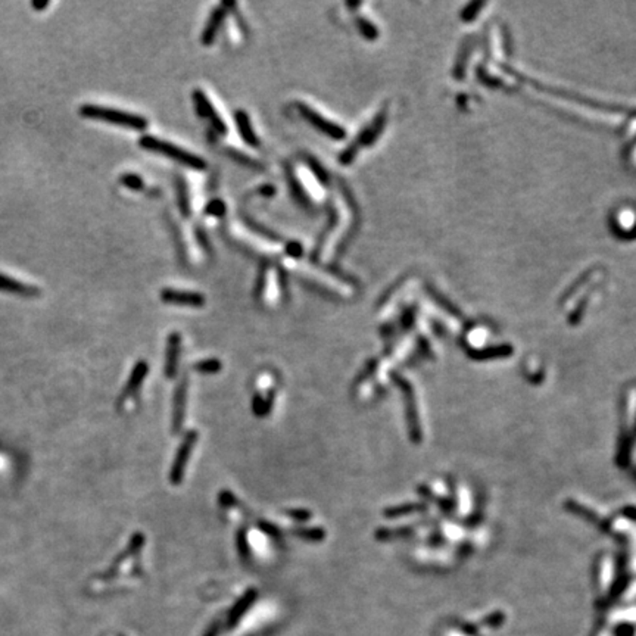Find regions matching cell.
I'll return each instance as SVG.
<instances>
[{
	"mask_svg": "<svg viewBox=\"0 0 636 636\" xmlns=\"http://www.w3.org/2000/svg\"><path fill=\"white\" fill-rule=\"evenodd\" d=\"M139 144H140V148H143L146 151H151L158 155L167 156L190 170H197V171L206 170L208 164L204 158L194 155L186 149L178 148V146H175L167 140H161L154 136H143L140 139Z\"/></svg>",
	"mask_w": 636,
	"mask_h": 636,
	"instance_id": "1",
	"label": "cell"
},
{
	"mask_svg": "<svg viewBox=\"0 0 636 636\" xmlns=\"http://www.w3.org/2000/svg\"><path fill=\"white\" fill-rule=\"evenodd\" d=\"M80 113L89 120L104 121V123H109L113 125L127 127V128L135 130V132H143V130L148 128V120H146L144 117H140V116H136V113H130L125 111L104 108L99 105H85L80 109Z\"/></svg>",
	"mask_w": 636,
	"mask_h": 636,
	"instance_id": "2",
	"label": "cell"
},
{
	"mask_svg": "<svg viewBox=\"0 0 636 636\" xmlns=\"http://www.w3.org/2000/svg\"><path fill=\"white\" fill-rule=\"evenodd\" d=\"M297 106H298V111L301 113V117L306 123L311 124L316 130H318V132L323 133L324 136H328V137H330L333 140H344L347 137V132H345L344 127L333 123V121L325 120L321 116V113H318L316 109H313L309 105L298 102Z\"/></svg>",
	"mask_w": 636,
	"mask_h": 636,
	"instance_id": "3",
	"label": "cell"
},
{
	"mask_svg": "<svg viewBox=\"0 0 636 636\" xmlns=\"http://www.w3.org/2000/svg\"><path fill=\"white\" fill-rule=\"evenodd\" d=\"M193 104H194V108H197L199 116L202 118L208 120L211 123L212 128H214L218 135H227L225 123L218 116V112L216 111L214 105L209 102L208 96L205 94L204 90H201V89L193 90Z\"/></svg>",
	"mask_w": 636,
	"mask_h": 636,
	"instance_id": "4",
	"label": "cell"
},
{
	"mask_svg": "<svg viewBox=\"0 0 636 636\" xmlns=\"http://www.w3.org/2000/svg\"><path fill=\"white\" fill-rule=\"evenodd\" d=\"M161 299H162V302H167V304L185 305V306H192V308H201L205 304V297L202 295V293L173 289V287L162 289Z\"/></svg>",
	"mask_w": 636,
	"mask_h": 636,
	"instance_id": "5",
	"label": "cell"
},
{
	"mask_svg": "<svg viewBox=\"0 0 636 636\" xmlns=\"http://www.w3.org/2000/svg\"><path fill=\"white\" fill-rule=\"evenodd\" d=\"M227 12H228L227 11V4H221L214 11H212L209 20H208V23H206V25H205V28L202 31V36H201V40H202V43L205 46H209L211 43H214V40L217 39V35H218V31H220V28L223 25V21L225 18Z\"/></svg>",
	"mask_w": 636,
	"mask_h": 636,
	"instance_id": "6",
	"label": "cell"
},
{
	"mask_svg": "<svg viewBox=\"0 0 636 636\" xmlns=\"http://www.w3.org/2000/svg\"><path fill=\"white\" fill-rule=\"evenodd\" d=\"M194 442H197V432H190V433L186 436V439H185V442H183L180 451H178V454H177V456H175V463H174L173 471H171V480H173L175 485H177L178 482H180L182 478H183L185 467H186L187 459H189V455H190V452H192V448H193Z\"/></svg>",
	"mask_w": 636,
	"mask_h": 636,
	"instance_id": "7",
	"label": "cell"
},
{
	"mask_svg": "<svg viewBox=\"0 0 636 636\" xmlns=\"http://www.w3.org/2000/svg\"><path fill=\"white\" fill-rule=\"evenodd\" d=\"M235 123L237 125L239 135L243 139V142L252 146V148H258L259 146V139L256 136V133L254 132V127L249 118V113L244 112L243 109H239L235 112Z\"/></svg>",
	"mask_w": 636,
	"mask_h": 636,
	"instance_id": "8",
	"label": "cell"
},
{
	"mask_svg": "<svg viewBox=\"0 0 636 636\" xmlns=\"http://www.w3.org/2000/svg\"><path fill=\"white\" fill-rule=\"evenodd\" d=\"M146 373H148V367H146V363H139V364L136 366V368L133 370L132 378H130L128 385L125 386L124 392H123V395H121V398H120V405H121V406H123L125 402H128V399L132 398V397L136 394L137 387H139L140 383H143V380H144Z\"/></svg>",
	"mask_w": 636,
	"mask_h": 636,
	"instance_id": "9",
	"label": "cell"
},
{
	"mask_svg": "<svg viewBox=\"0 0 636 636\" xmlns=\"http://www.w3.org/2000/svg\"><path fill=\"white\" fill-rule=\"evenodd\" d=\"M0 290L20 293L21 297H36L37 293H39V290L36 287L23 285L21 282L15 280V279H11V277L2 275V274H0Z\"/></svg>",
	"mask_w": 636,
	"mask_h": 636,
	"instance_id": "10",
	"label": "cell"
},
{
	"mask_svg": "<svg viewBox=\"0 0 636 636\" xmlns=\"http://www.w3.org/2000/svg\"><path fill=\"white\" fill-rule=\"evenodd\" d=\"M178 352H180V335H171L168 339V358H167V374L168 378L174 376V371L178 361Z\"/></svg>",
	"mask_w": 636,
	"mask_h": 636,
	"instance_id": "11",
	"label": "cell"
},
{
	"mask_svg": "<svg viewBox=\"0 0 636 636\" xmlns=\"http://www.w3.org/2000/svg\"><path fill=\"white\" fill-rule=\"evenodd\" d=\"M121 183L132 190H143V187H144L143 178H140L136 174H124L121 177Z\"/></svg>",
	"mask_w": 636,
	"mask_h": 636,
	"instance_id": "12",
	"label": "cell"
},
{
	"mask_svg": "<svg viewBox=\"0 0 636 636\" xmlns=\"http://www.w3.org/2000/svg\"><path fill=\"white\" fill-rule=\"evenodd\" d=\"M194 370L202 371V373H208V374L217 373V371L221 370V363L218 360H216V358H211V360H204L201 363H197V366H194Z\"/></svg>",
	"mask_w": 636,
	"mask_h": 636,
	"instance_id": "13",
	"label": "cell"
},
{
	"mask_svg": "<svg viewBox=\"0 0 636 636\" xmlns=\"http://www.w3.org/2000/svg\"><path fill=\"white\" fill-rule=\"evenodd\" d=\"M205 214L206 216H212V217H224L225 214V204L220 199H214L211 201L206 208H205Z\"/></svg>",
	"mask_w": 636,
	"mask_h": 636,
	"instance_id": "14",
	"label": "cell"
},
{
	"mask_svg": "<svg viewBox=\"0 0 636 636\" xmlns=\"http://www.w3.org/2000/svg\"><path fill=\"white\" fill-rule=\"evenodd\" d=\"M309 168L314 173V175L318 178L321 183H328L329 182V175L325 173V170L321 167L320 162H317L314 158H309Z\"/></svg>",
	"mask_w": 636,
	"mask_h": 636,
	"instance_id": "15",
	"label": "cell"
},
{
	"mask_svg": "<svg viewBox=\"0 0 636 636\" xmlns=\"http://www.w3.org/2000/svg\"><path fill=\"white\" fill-rule=\"evenodd\" d=\"M298 535L301 537H305V540H311V541H320L324 537V532L323 529H301L298 532Z\"/></svg>",
	"mask_w": 636,
	"mask_h": 636,
	"instance_id": "16",
	"label": "cell"
},
{
	"mask_svg": "<svg viewBox=\"0 0 636 636\" xmlns=\"http://www.w3.org/2000/svg\"><path fill=\"white\" fill-rule=\"evenodd\" d=\"M9 466H11V454L5 447L0 445V475L5 471L8 473Z\"/></svg>",
	"mask_w": 636,
	"mask_h": 636,
	"instance_id": "17",
	"label": "cell"
},
{
	"mask_svg": "<svg viewBox=\"0 0 636 636\" xmlns=\"http://www.w3.org/2000/svg\"><path fill=\"white\" fill-rule=\"evenodd\" d=\"M286 254L292 258H301L304 255V248L299 242H290L286 244Z\"/></svg>",
	"mask_w": 636,
	"mask_h": 636,
	"instance_id": "18",
	"label": "cell"
},
{
	"mask_svg": "<svg viewBox=\"0 0 636 636\" xmlns=\"http://www.w3.org/2000/svg\"><path fill=\"white\" fill-rule=\"evenodd\" d=\"M287 514H289L290 517H293V518L301 520V521H306V520H309V517H311V514H309V513L305 511V510H292V511H289Z\"/></svg>",
	"mask_w": 636,
	"mask_h": 636,
	"instance_id": "19",
	"label": "cell"
},
{
	"mask_svg": "<svg viewBox=\"0 0 636 636\" xmlns=\"http://www.w3.org/2000/svg\"><path fill=\"white\" fill-rule=\"evenodd\" d=\"M259 193L264 194V197H273V194L275 193V189H274V186H263L259 189Z\"/></svg>",
	"mask_w": 636,
	"mask_h": 636,
	"instance_id": "20",
	"label": "cell"
}]
</instances>
